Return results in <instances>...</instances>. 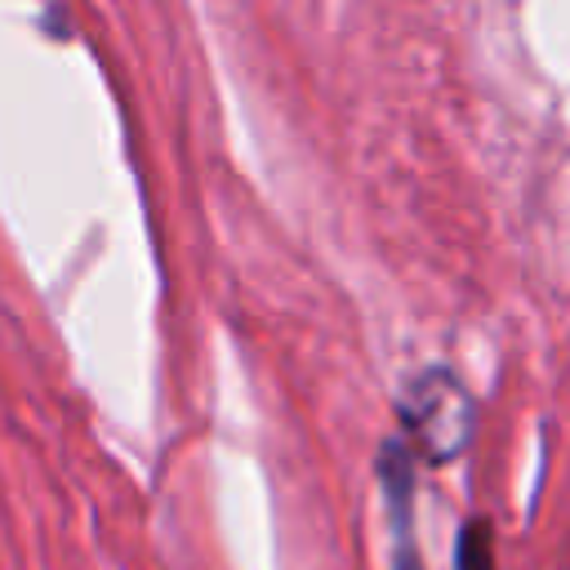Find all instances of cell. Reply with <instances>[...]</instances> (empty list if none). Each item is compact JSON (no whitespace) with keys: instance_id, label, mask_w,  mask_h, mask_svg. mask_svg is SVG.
<instances>
[{"instance_id":"obj_1","label":"cell","mask_w":570,"mask_h":570,"mask_svg":"<svg viewBox=\"0 0 570 570\" xmlns=\"http://www.w3.org/2000/svg\"><path fill=\"white\" fill-rule=\"evenodd\" d=\"M405 445L423 463H450L472 436V396L450 370H423L396 401Z\"/></svg>"},{"instance_id":"obj_2","label":"cell","mask_w":570,"mask_h":570,"mask_svg":"<svg viewBox=\"0 0 570 570\" xmlns=\"http://www.w3.org/2000/svg\"><path fill=\"white\" fill-rule=\"evenodd\" d=\"M454 570H494V543L485 521H468L454 539Z\"/></svg>"},{"instance_id":"obj_3","label":"cell","mask_w":570,"mask_h":570,"mask_svg":"<svg viewBox=\"0 0 570 570\" xmlns=\"http://www.w3.org/2000/svg\"><path fill=\"white\" fill-rule=\"evenodd\" d=\"M392 570H423L419 548L410 539V521H396V557H392Z\"/></svg>"}]
</instances>
